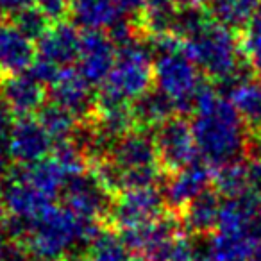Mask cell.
I'll return each instance as SVG.
<instances>
[{"instance_id": "1", "label": "cell", "mask_w": 261, "mask_h": 261, "mask_svg": "<svg viewBox=\"0 0 261 261\" xmlns=\"http://www.w3.org/2000/svg\"><path fill=\"white\" fill-rule=\"evenodd\" d=\"M192 129L200 160L210 167L220 168L242 161L247 152L249 130L231 100L211 86V81L192 113Z\"/></svg>"}, {"instance_id": "2", "label": "cell", "mask_w": 261, "mask_h": 261, "mask_svg": "<svg viewBox=\"0 0 261 261\" xmlns=\"http://www.w3.org/2000/svg\"><path fill=\"white\" fill-rule=\"evenodd\" d=\"M97 220L84 218L66 206H48L27 220L22 242L31 261H81L93 236Z\"/></svg>"}, {"instance_id": "3", "label": "cell", "mask_w": 261, "mask_h": 261, "mask_svg": "<svg viewBox=\"0 0 261 261\" xmlns=\"http://www.w3.org/2000/svg\"><path fill=\"white\" fill-rule=\"evenodd\" d=\"M185 48L207 81L229 88L242 77L256 73L242 50V41L234 31L213 18L192 38L185 40Z\"/></svg>"}, {"instance_id": "4", "label": "cell", "mask_w": 261, "mask_h": 261, "mask_svg": "<svg viewBox=\"0 0 261 261\" xmlns=\"http://www.w3.org/2000/svg\"><path fill=\"white\" fill-rule=\"evenodd\" d=\"M116 50L115 66L108 79L98 86L97 108L130 106L154 84V58L147 40L136 38Z\"/></svg>"}, {"instance_id": "5", "label": "cell", "mask_w": 261, "mask_h": 261, "mask_svg": "<svg viewBox=\"0 0 261 261\" xmlns=\"http://www.w3.org/2000/svg\"><path fill=\"white\" fill-rule=\"evenodd\" d=\"M206 84V77L188 56L185 43L154 58V86L174 102L179 115L193 113Z\"/></svg>"}, {"instance_id": "6", "label": "cell", "mask_w": 261, "mask_h": 261, "mask_svg": "<svg viewBox=\"0 0 261 261\" xmlns=\"http://www.w3.org/2000/svg\"><path fill=\"white\" fill-rule=\"evenodd\" d=\"M165 207L167 202L160 186L127 188L115 195L108 218L115 229L129 231L156 220L165 213Z\"/></svg>"}, {"instance_id": "7", "label": "cell", "mask_w": 261, "mask_h": 261, "mask_svg": "<svg viewBox=\"0 0 261 261\" xmlns=\"http://www.w3.org/2000/svg\"><path fill=\"white\" fill-rule=\"evenodd\" d=\"M160 165L167 174L181 170L200 160L193 136L192 122L182 115H174L154 130Z\"/></svg>"}, {"instance_id": "8", "label": "cell", "mask_w": 261, "mask_h": 261, "mask_svg": "<svg viewBox=\"0 0 261 261\" xmlns=\"http://www.w3.org/2000/svg\"><path fill=\"white\" fill-rule=\"evenodd\" d=\"M63 206L84 218L100 222L111 213L115 193L98 179L91 168L72 175L63 188Z\"/></svg>"}, {"instance_id": "9", "label": "cell", "mask_w": 261, "mask_h": 261, "mask_svg": "<svg viewBox=\"0 0 261 261\" xmlns=\"http://www.w3.org/2000/svg\"><path fill=\"white\" fill-rule=\"evenodd\" d=\"M0 190H2V197H4L6 213H9V217L31 220L54 204L50 197L45 195L27 177L25 168L22 165H15L9 168V172L0 181Z\"/></svg>"}, {"instance_id": "10", "label": "cell", "mask_w": 261, "mask_h": 261, "mask_svg": "<svg viewBox=\"0 0 261 261\" xmlns=\"http://www.w3.org/2000/svg\"><path fill=\"white\" fill-rule=\"evenodd\" d=\"M54 145V140L40 120L34 116H18L6 147L15 165L31 167L50 158Z\"/></svg>"}, {"instance_id": "11", "label": "cell", "mask_w": 261, "mask_h": 261, "mask_svg": "<svg viewBox=\"0 0 261 261\" xmlns=\"http://www.w3.org/2000/svg\"><path fill=\"white\" fill-rule=\"evenodd\" d=\"M50 100L70 109L81 120H90L97 108V93L83 73L72 66L59 68L58 75L47 86Z\"/></svg>"}, {"instance_id": "12", "label": "cell", "mask_w": 261, "mask_h": 261, "mask_svg": "<svg viewBox=\"0 0 261 261\" xmlns=\"http://www.w3.org/2000/svg\"><path fill=\"white\" fill-rule=\"evenodd\" d=\"M108 160L118 168L122 175L125 172L140 170V168L161 167L154 133H150V129H142V127H135L123 136H120L113 143Z\"/></svg>"}, {"instance_id": "13", "label": "cell", "mask_w": 261, "mask_h": 261, "mask_svg": "<svg viewBox=\"0 0 261 261\" xmlns=\"http://www.w3.org/2000/svg\"><path fill=\"white\" fill-rule=\"evenodd\" d=\"M116 45L106 31H84L77 70L91 86H100L116 63Z\"/></svg>"}, {"instance_id": "14", "label": "cell", "mask_w": 261, "mask_h": 261, "mask_svg": "<svg viewBox=\"0 0 261 261\" xmlns=\"http://www.w3.org/2000/svg\"><path fill=\"white\" fill-rule=\"evenodd\" d=\"M211 185H213L211 167L206 161L197 160L188 167L170 174V179L165 182L161 190H163L167 207H170L172 211H181L197 195L210 190Z\"/></svg>"}, {"instance_id": "15", "label": "cell", "mask_w": 261, "mask_h": 261, "mask_svg": "<svg viewBox=\"0 0 261 261\" xmlns=\"http://www.w3.org/2000/svg\"><path fill=\"white\" fill-rule=\"evenodd\" d=\"M81 41L83 34L79 33V27L66 20L54 22L48 31L36 41L38 58L47 59L58 66H70L77 63L81 52Z\"/></svg>"}, {"instance_id": "16", "label": "cell", "mask_w": 261, "mask_h": 261, "mask_svg": "<svg viewBox=\"0 0 261 261\" xmlns=\"http://www.w3.org/2000/svg\"><path fill=\"white\" fill-rule=\"evenodd\" d=\"M36 58V41L25 36L13 22L0 25V77L27 72Z\"/></svg>"}, {"instance_id": "17", "label": "cell", "mask_w": 261, "mask_h": 261, "mask_svg": "<svg viewBox=\"0 0 261 261\" xmlns=\"http://www.w3.org/2000/svg\"><path fill=\"white\" fill-rule=\"evenodd\" d=\"M45 84L29 72L0 77V98L15 111L16 116H33L45 104Z\"/></svg>"}, {"instance_id": "18", "label": "cell", "mask_w": 261, "mask_h": 261, "mask_svg": "<svg viewBox=\"0 0 261 261\" xmlns=\"http://www.w3.org/2000/svg\"><path fill=\"white\" fill-rule=\"evenodd\" d=\"M224 199L217 190H206L188 202L181 211V222L186 232L192 236H206L217 231Z\"/></svg>"}, {"instance_id": "19", "label": "cell", "mask_w": 261, "mask_h": 261, "mask_svg": "<svg viewBox=\"0 0 261 261\" xmlns=\"http://www.w3.org/2000/svg\"><path fill=\"white\" fill-rule=\"evenodd\" d=\"M225 97L238 111L249 135L261 133V75L250 73L242 77L225 88Z\"/></svg>"}, {"instance_id": "20", "label": "cell", "mask_w": 261, "mask_h": 261, "mask_svg": "<svg viewBox=\"0 0 261 261\" xmlns=\"http://www.w3.org/2000/svg\"><path fill=\"white\" fill-rule=\"evenodd\" d=\"M68 16L83 31H109L123 15L116 0H70Z\"/></svg>"}, {"instance_id": "21", "label": "cell", "mask_w": 261, "mask_h": 261, "mask_svg": "<svg viewBox=\"0 0 261 261\" xmlns=\"http://www.w3.org/2000/svg\"><path fill=\"white\" fill-rule=\"evenodd\" d=\"M130 111H133L136 127L156 129L168 118H172L177 113V109L163 91L154 86L130 104Z\"/></svg>"}, {"instance_id": "22", "label": "cell", "mask_w": 261, "mask_h": 261, "mask_svg": "<svg viewBox=\"0 0 261 261\" xmlns=\"http://www.w3.org/2000/svg\"><path fill=\"white\" fill-rule=\"evenodd\" d=\"M261 0H207L206 9L215 22L231 31H245Z\"/></svg>"}, {"instance_id": "23", "label": "cell", "mask_w": 261, "mask_h": 261, "mask_svg": "<svg viewBox=\"0 0 261 261\" xmlns=\"http://www.w3.org/2000/svg\"><path fill=\"white\" fill-rule=\"evenodd\" d=\"M133 250L129 249L122 232L115 227H106L93 236L84 250L81 261H130Z\"/></svg>"}, {"instance_id": "24", "label": "cell", "mask_w": 261, "mask_h": 261, "mask_svg": "<svg viewBox=\"0 0 261 261\" xmlns=\"http://www.w3.org/2000/svg\"><path fill=\"white\" fill-rule=\"evenodd\" d=\"M38 120L45 127L54 143L68 142L73 140L75 133L79 130V125L83 120L77 115H73L70 109L56 104V102H45L41 109L38 111Z\"/></svg>"}, {"instance_id": "25", "label": "cell", "mask_w": 261, "mask_h": 261, "mask_svg": "<svg viewBox=\"0 0 261 261\" xmlns=\"http://www.w3.org/2000/svg\"><path fill=\"white\" fill-rule=\"evenodd\" d=\"M177 11L179 6L174 0H145V8L138 20L143 34L172 33Z\"/></svg>"}, {"instance_id": "26", "label": "cell", "mask_w": 261, "mask_h": 261, "mask_svg": "<svg viewBox=\"0 0 261 261\" xmlns=\"http://www.w3.org/2000/svg\"><path fill=\"white\" fill-rule=\"evenodd\" d=\"M213 188L222 195V199H238L249 193V175L247 165L243 161L224 165L213 175Z\"/></svg>"}, {"instance_id": "27", "label": "cell", "mask_w": 261, "mask_h": 261, "mask_svg": "<svg viewBox=\"0 0 261 261\" xmlns=\"http://www.w3.org/2000/svg\"><path fill=\"white\" fill-rule=\"evenodd\" d=\"M11 22L22 31L25 36H29L33 41H38L45 33L48 31V27L52 25V20L38 8L36 4L29 6V8H23L20 11L13 13Z\"/></svg>"}, {"instance_id": "28", "label": "cell", "mask_w": 261, "mask_h": 261, "mask_svg": "<svg viewBox=\"0 0 261 261\" xmlns=\"http://www.w3.org/2000/svg\"><path fill=\"white\" fill-rule=\"evenodd\" d=\"M242 50L254 72L261 75V31L245 29L242 40Z\"/></svg>"}, {"instance_id": "29", "label": "cell", "mask_w": 261, "mask_h": 261, "mask_svg": "<svg viewBox=\"0 0 261 261\" xmlns=\"http://www.w3.org/2000/svg\"><path fill=\"white\" fill-rule=\"evenodd\" d=\"M36 6L52 22L65 20L70 15V0H36Z\"/></svg>"}, {"instance_id": "30", "label": "cell", "mask_w": 261, "mask_h": 261, "mask_svg": "<svg viewBox=\"0 0 261 261\" xmlns=\"http://www.w3.org/2000/svg\"><path fill=\"white\" fill-rule=\"evenodd\" d=\"M16 118L18 116L15 115V111L0 98V143L2 145H8V140L11 136V130L16 123Z\"/></svg>"}, {"instance_id": "31", "label": "cell", "mask_w": 261, "mask_h": 261, "mask_svg": "<svg viewBox=\"0 0 261 261\" xmlns=\"http://www.w3.org/2000/svg\"><path fill=\"white\" fill-rule=\"evenodd\" d=\"M247 175H249V193L261 202V161L250 160L247 163Z\"/></svg>"}, {"instance_id": "32", "label": "cell", "mask_w": 261, "mask_h": 261, "mask_svg": "<svg viewBox=\"0 0 261 261\" xmlns=\"http://www.w3.org/2000/svg\"><path fill=\"white\" fill-rule=\"evenodd\" d=\"M116 4H118V9L123 16L130 20H140L143 8H145V0H116Z\"/></svg>"}, {"instance_id": "33", "label": "cell", "mask_w": 261, "mask_h": 261, "mask_svg": "<svg viewBox=\"0 0 261 261\" xmlns=\"http://www.w3.org/2000/svg\"><path fill=\"white\" fill-rule=\"evenodd\" d=\"M36 4V0H0V8L4 9V13H13L20 11L23 8H29V6Z\"/></svg>"}, {"instance_id": "34", "label": "cell", "mask_w": 261, "mask_h": 261, "mask_svg": "<svg viewBox=\"0 0 261 261\" xmlns=\"http://www.w3.org/2000/svg\"><path fill=\"white\" fill-rule=\"evenodd\" d=\"M247 154L250 156V160H259L261 161V133H252V135H249Z\"/></svg>"}, {"instance_id": "35", "label": "cell", "mask_w": 261, "mask_h": 261, "mask_svg": "<svg viewBox=\"0 0 261 261\" xmlns=\"http://www.w3.org/2000/svg\"><path fill=\"white\" fill-rule=\"evenodd\" d=\"M11 156H9V150L6 145H2L0 143V177H4L6 174L9 172V168H11Z\"/></svg>"}, {"instance_id": "36", "label": "cell", "mask_w": 261, "mask_h": 261, "mask_svg": "<svg viewBox=\"0 0 261 261\" xmlns=\"http://www.w3.org/2000/svg\"><path fill=\"white\" fill-rule=\"evenodd\" d=\"M179 8H190V6H204L207 0H174Z\"/></svg>"}, {"instance_id": "37", "label": "cell", "mask_w": 261, "mask_h": 261, "mask_svg": "<svg viewBox=\"0 0 261 261\" xmlns=\"http://www.w3.org/2000/svg\"><path fill=\"white\" fill-rule=\"evenodd\" d=\"M6 243H8V238L2 231H0V261H4V252H6Z\"/></svg>"}, {"instance_id": "38", "label": "cell", "mask_w": 261, "mask_h": 261, "mask_svg": "<svg viewBox=\"0 0 261 261\" xmlns=\"http://www.w3.org/2000/svg\"><path fill=\"white\" fill-rule=\"evenodd\" d=\"M6 206H4V197H2V190H0V220H4Z\"/></svg>"}, {"instance_id": "39", "label": "cell", "mask_w": 261, "mask_h": 261, "mask_svg": "<svg viewBox=\"0 0 261 261\" xmlns=\"http://www.w3.org/2000/svg\"><path fill=\"white\" fill-rule=\"evenodd\" d=\"M250 261H261V243L256 247V250H254L252 257H250Z\"/></svg>"}, {"instance_id": "40", "label": "cell", "mask_w": 261, "mask_h": 261, "mask_svg": "<svg viewBox=\"0 0 261 261\" xmlns=\"http://www.w3.org/2000/svg\"><path fill=\"white\" fill-rule=\"evenodd\" d=\"M174 261H197L195 257H193V254H188V256H182V257H177V259Z\"/></svg>"}, {"instance_id": "41", "label": "cell", "mask_w": 261, "mask_h": 261, "mask_svg": "<svg viewBox=\"0 0 261 261\" xmlns=\"http://www.w3.org/2000/svg\"><path fill=\"white\" fill-rule=\"evenodd\" d=\"M130 261H147V259H143V257H133V259H130Z\"/></svg>"}, {"instance_id": "42", "label": "cell", "mask_w": 261, "mask_h": 261, "mask_svg": "<svg viewBox=\"0 0 261 261\" xmlns=\"http://www.w3.org/2000/svg\"><path fill=\"white\" fill-rule=\"evenodd\" d=\"M2 15H4V9L0 8V25H2Z\"/></svg>"}]
</instances>
